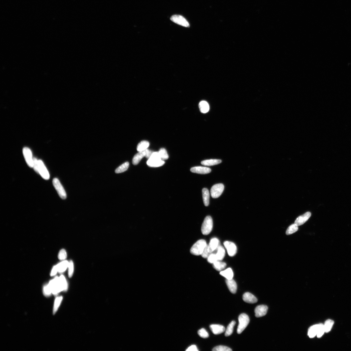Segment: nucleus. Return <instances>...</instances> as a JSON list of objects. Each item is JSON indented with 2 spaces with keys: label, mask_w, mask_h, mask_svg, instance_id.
<instances>
[{
  "label": "nucleus",
  "mask_w": 351,
  "mask_h": 351,
  "mask_svg": "<svg viewBox=\"0 0 351 351\" xmlns=\"http://www.w3.org/2000/svg\"><path fill=\"white\" fill-rule=\"evenodd\" d=\"M207 245L206 241L201 239L197 241L192 247L190 249L191 253L194 255H201L206 245Z\"/></svg>",
  "instance_id": "2"
},
{
  "label": "nucleus",
  "mask_w": 351,
  "mask_h": 351,
  "mask_svg": "<svg viewBox=\"0 0 351 351\" xmlns=\"http://www.w3.org/2000/svg\"><path fill=\"white\" fill-rule=\"evenodd\" d=\"M199 108L200 112L203 113L208 112L209 110V106L208 103L205 101H202L199 103Z\"/></svg>",
  "instance_id": "24"
},
{
  "label": "nucleus",
  "mask_w": 351,
  "mask_h": 351,
  "mask_svg": "<svg viewBox=\"0 0 351 351\" xmlns=\"http://www.w3.org/2000/svg\"><path fill=\"white\" fill-rule=\"evenodd\" d=\"M60 286L62 291L67 290L68 284L66 279L63 275H61L59 277Z\"/></svg>",
  "instance_id": "28"
},
{
  "label": "nucleus",
  "mask_w": 351,
  "mask_h": 351,
  "mask_svg": "<svg viewBox=\"0 0 351 351\" xmlns=\"http://www.w3.org/2000/svg\"><path fill=\"white\" fill-rule=\"evenodd\" d=\"M23 153L26 163L30 167L33 168V158L31 151L28 148L25 147L23 149Z\"/></svg>",
  "instance_id": "10"
},
{
  "label": "nucleus",
  "mask_w": 351,
  "mask_h": 351,
  "mask_svg": "<svg viewBox=\"0 0 351 351\" xmlns=\"http://www.w3.org/2000/svg\"><path fill=\"white\" fill-rule=\"evenodd\" d=\"M239 325L237 330V333L240 334L248 326L250 319L248 316L245 313L241 314L238 317Z\"/></svg>",
  "instance_id": "3"
},
{
  "label": "nucleus",
  "mask_w": 351,
  "mask_h": 351,
  "mask_svg": "<svg viewBox=\"0 0 351 351\" xmlns=\"http://www.w3.org/2000/svg\"><path fill=\"white\" fill-rule=\"evenodd\" d=\"M216 250L217 253L216 254L218 260V261H221L223 260L225 256V249L222 246L219 245Z\"/></svg>",
  "instance_id": "22"
},
{
  "label": "nucleus",
  "mask_w": 351,
  "mask_h": 351,
  "mask_svg": "<svg viewBox=\"0 0 351 351\" xmlns=\"http://www.w3.org/2000/svg\"><path fill=\"white\" fill-rule=\"evenodd\" d=\"M38 162L39 174H40L44 179L46 180L49 179L50 178V175L45 165L41 160H38Z\"/></svg>",
  "instance_id": "9"
},
{
  "label": "nucleus",
  "mask_w": 351,
  "mask_h": 351,
  "mask_svg": "<svg viewBox=\"0 0 351 351\" xmlns=\"http://www.w3.org/2000/svg\"><path fill=\"white\" fill-rule=\"evenodd\" d=\"M150 145L149 142L146 140H143L140 142L137 146V150L139 152L144 151L146 150Z\"/></svg>",
  "instance_id": "27"
},
{
  "label": "nucleus",
  "mask_w": 351,
  "mask_h": 351,
  "mask_svg": "<svg viewBox=\"0 0 351 351\" xmlns=\"http://www.w3.org/2000/svg\"><path fill=\"white\" fill-rule=\"evenodd\" d=\"M190 170L192 173L199 174H207L211 172L212 170L210 168L203 166H195L192 168Z\"/></svg>",
  "instance_id": "14"
},
{
  "label": "nucleus",
  "mask_w": 351,
  "mask_h": 351,
  "mask_svg": "<svg viewBox=\"0 0 351 351\" xmlns=\"http://www.w3.org/2000/svg\"><path fill=\"white\" fill-rule=\"evenodd\" d=\"M334 323L333 320L330 319L326 321L324 325L325 332L328 333L331 331Z\"/></svg>",
  "instance_id": "33"
},
{
  "label": "nucleus",
  "mask_w": 351,
  "mask_h": 351,
  "mask_svg": "<svg viewBox=\"0 0 351 351\" xmlns=\"http://www.w3.org/2000/svg\"><path fill=\"white\" fill-rule=\"evenodd\" d=\"M232 350L227 346H218L214 347L212 349L213 351H231Z\"/></svg>",
  "instance_id": "37"
},
{
  "label": "nucleus",
  "mask_w": 351,
  "mask_h": 351,
  "mask_svg": "<svg viewBox=\"0 0 351 351\" xmlns=\"http://www.w3.org/2000/svg\"><path fill=\"white\" fill-rule=\"evenodd\" d=\"M44 294L46 296H49L52 293L51 289L49 284L46 285L43 288Z\"/></svg>",
  "instance_id": "42"
},
{
  "label": "nucleus",
  "mask_w": 351,
  "mask_h": 351,
  "mask_svg": "<svg viewBox=\"0 0 351 351\" xmlns=\"http://www.w3.org/2000/svg\"><path fill=\"white\" fill-rule=\"evenodd\" d=\"M224 245L227 249L228 253L230 256L233 257L235 255L237 251V248L234 243L226 241L224 243Z\"/></svg>",
  "instance_id": "11"
},
{
  "label": "nucleus",
  "mask_w": 351,
  "mask_h": 351,
  "mask_svg": "<svg viewBox=\"0 0 351 351\" xmlns=\"http://www.w3.org/2000/svg\"><path fill=\"white\" fill-rule=\"evenodd\" d=\"M52 183L61 198L63 199H66L67 197L66 193L59 180L56 178H54L53 180Z\"/></svg>",
  "instance_id": "5"
},
{
  "label": "nucleus",
  "mask_w": 351,
  "mask_h": 351,
  "mask_svg": "<svg viewBox=\"0 0 351 351\" xmlns=\"http://www.w3.org/2000/svg\"><path fill=\"white\" fill-rule=\"evenodd\" d=\"M224 188V185L222 183L217 184L213 185L210 190L211 195L212 198H218L222 194Z\"/></svg>",
  "instance_id": "6"
},
{
  "label": "nucleus",
  "mask_w": 351,
  "mask_h": 351,
  "mask_svg": "<svg viewBox=\"0 0 351 351\" xmlns=\"http://www.w3.org/2000/svg\"><path fill=\"white\" fill-rule=\"evenodd\" d=\"M210 328L215 335H218L224 332L225 329L224 326L219 324H212Z\"/></svg>",
  "instance_id": "15"
},
{
  "label": "nucleus",
  "mask_w": 351,
  "mask_h": 351,
  "mask_svg": "<svg viewBox=\"0 0 351 351\" xmlns=\"http://www.w3.org/2000/svg\"><path fill=\"white\" fill-rule=\"evenodd\" d=\"M63 300L62 297L60 296L57 297L55 300L54 309L53 313L54 314L57 312V310H58L59 307L61 303V301Z\"/></svg>",
  "instance_id": "34"
},
{
  "label": "nucleus",
  "mask_w": 351,
  "mask_h": 351,
  "mask_svg": "<svg viewBox=\"0 0 351 351\" xmlns=\"http://www.w3.org/2000/svg\"><path fill=\"white\" fill-rule=\"evenodd\" d=\"M226 282L229 290L232 294H235L237 290V285L235 281L233 279L226 280Z\"/></svg>",
  "instance_id": "18"
},
{
  "label": "nucleus",
  "mask_w": 351,
  "mask_h": 351,
  "mask_svg": "<svg viewBox=\"0 0 351 351\" xmlns=\"http://www.w3.org/2000/svg\"><path fill=\"white\" fill-rule=\"evenodd\" d=\"M236 324V322L232 321L228 326L225 333V336L226 337L229 336L232 334L234 331V327Z\"/></svg>",
  "instance_id": "30"
},
{
  "label": "nucleus",
  "mask_w": 351,
  "mask_h": 351,
  "mask_svg": "<svg viewBox=\"0 0 351 351\" xmlns=\"http://www.w3.org/2000/svg\"><path fill=\"white\" fill-rule=\"evenodd\" d=\"M318 327V324H316L311 326L309 328L308 335L310 338H313L316 336H317Z\"/></svg>",
  "instance_id": "26"
},
{
  "label": "nucleus",
  "mask_w": 351,
  "mask_h": 351,
  "mask_svg": "<svg viewBox=\"0 0 351 351\" xmlns=\"http://www.w3.org/2000/svg\"><path fill=\"white\" fill-rule=\"evenodd\" d=\"M68 268L69 277L71 278L72 277L74 271V263L71 261L69 262Z\"/></svg>",
  "instance_id": "40"
},
{
  "label": "nucleus",
  "mask_w": 351,
  "mask_h": 351,
  "mask_svg": "<svg viewBox=\"0 0 351 351\" xmlns=\"http://www.w3.org/2000/svg\"><path fill=\"white\" fill-rule=\"evenodd\" d=\"M267 310L268 307L266 305H261L258 306L254 310L256 317L258 318L265 316L267 313Z\"/></svg>",
  "instance_id": "13"
},
{
  "label": "nucleus",
  "mask_w": 351,
  "mask_h": 351,
  "mask_svg": "<svg viewBox=\"0 0 351 351\" xmlns=\"http://www.w3.org/2000/svg\"><path fill=\"white\" fill-rule=\"evenodd\" d=\"M198 333L199 335L203 338H207L209 337L208 333L204 328H202L199 330Z\"/></svg>",
  "instance_id": "39"
},
{
  "label": "nucleus",
  "mask_w": 351,
  "mask_h": 351,
  "mask_svg": "<svg viewBox=\"0 0 351 351\" xmlns=\"http://www.w3.org/2000/svg\"><path fill=\"white\" fill-rule=\"evenodd\" d=\"M69 262L64 261L58 264V272L60 273H64L68 267Z\"/></svg>",
  "instance_id": "29"
},
{
  "label": "nucleus",
  "mask_w": 351,
  "mask_h": 351,
  "mask_svg": "<svg viewBox=\"0 0 351 351\" xmlns=\"http://www.w3.org/2000/svg\"><path fill=\"white\" fill-rule=\"evenodd\" d=\"M243 300L248 303H254L257 301V298L251 293L247 292L245 293L243 296Z\"/></svg>",
  "instance_id": "16"
},
{
  "label": "nucleus",
  "mask_w": 351,
  "mask_h": 351,
  "mask_svg": "<svg viewBox=\"0 0 351 351\" xmlns=\"http://www.w3.org/2000/svg\"><path fill=\"white\" fill-rule=\"evenodd\" d=\"M213 226V220L212 217L210 216L206 217L202 226V233L205 235H208L212 231Z\"/></svg>",
  "instance_id": "4"
},
{
  "label": "nucleus",
  "mask_w": 351,
  "mask_h": 351,
  "mask_svg": "<svg viewBox=\"0 0 351 351\" xmlns=\"http://www.w3.org/2000/svg\"><path fill=\"white\" fill-rule=\"evenodd\" d=\"M58 272V264L54 266L51 272V276H53L55 275Z\"/></svg>",
  "instance_id": "45"
},
{
  "label": "nucleus",
  "mask_w": 351,
  "mask_h": 351,
  "mask_svg": "<svg viewBox=\"0 0 351 351\" xmlns=\"http://www.w3.org/2000/svg\"><path fill=\"white\" fill-rule=\"evenodd\" d=\"M186 351H198V349H197V346L196 345H192L191 346H189V347L186 350Z\"/></svg>",
  "instance_id": "46"
},
{
  "label": "nucleus",
  "mask_w": 351,
  "mask_h": 351,
  "mask_svg": "<svg viewBox=\"0 0 351 351\" xmlns=\"http://www.w3.org/2000/svg\"><path fill=\"white\" fill-rule=\"evenodd\" d=\"M325 331L324 325L322 323L318 324L317 336L318 338L321 337L323 335Z\"/></svg>",
  "instance_id": "36"
},
{
  "label": "nucleus",
  "mask_w": 351,
  "mask_h": 351,
  "mask_svg": "<svg viewBox=\"0 0 351 351\" xmlns=\"http://www.w3.org/2000/svg\"><path fill=\"white\" fill-rule=\"evenodd\" d=\"M146 153L145 150L141 152H139L138 153L135 155L134 156L133 160V163L134 165H138L140 160L144 157H146Z\"/></svg>",
  "instance_id": "19"
},
{
  "label": "nucleus",
  "mask_w": 351,
  "mask_h": 351,
  "mask_svg": "<svg viewBox=\"0 0 351 351\" xmlns=\"http://www.w3.org/2000/svg\"><path fill=\"white\" fill-rule=\"evenodd\" d=\"M67 253L64 249L61 250L59 252L58 257L60 260H64L67 258Z\"/></svg>",
  "instance_id": "41"
},
{
  "label": "nucleus",
  "mask_w": 351,
  "mask_h": 351,
  "mask_svg": "<svg viewBox=\"0 0 351 351\" xmlns=\"http://www.w3.org/2000/svg\"><path fill=\"white\" fill-rule=\"evenodd\" d=\"M219 240L217 238H213L210 240V242L208 245V248L209 252L210 253L213 252L215 250H216L219 245Z\"/></svg>",
  "instance_id": "17"
},
{
  "label": "nucleus",
  "mask_w": 351,
  "mask_h": 351,
  "mask_svg": "<svg viewBox=\"0 0 351 351\" xmlns=\"http://www.w3.org/2000/svg\"><path fill=\"white\" fill-rule=\"evenodd\" d=\"M222 161L219 159H210L202 161L201 164L205 166H213L218 165L221 163Z\"/></svg>",
  "instance_id": "23"
},
{
  "label": "nucleus",
  "mask_w": 351,
  "mask_h": 351,
  "mask_svg": "<svg viewBox=\"0 0 351 351\" xmlns=\"http://www.w3.org/2000/svg\"><path fill=\"white\" fill-rule=\"evenodd\" d=\"M165 163V161L161 159L159 152H153L147 162L149 166L155 168L163 166Z\"/></svg>",
  "instance_id": "1"
},
{
  "label": "nucleus",
  "mask_w": 351,
  "mask_h": 351,
  "mask_svg": "<svg viewBox=\"0 0 351 351\" xmlns=\"http://www.w3.org/2000/svg\"><path fill=\"white\" fill-rule=\"evenodd\" d=\"M35 172L38 174H39L38 172V160L36 159V158H33V167Z\"/></svg>",
  "instance_id": "43"
},
{
  "label": "nucleus",
  "mask_w": 351,
  "mask_h": 351,
  "mask_svg": "<svg viewBox=\"0 0 351 351\" xmlns=\"http://www.w3.org/2000/svg\"><path fill=\"white\" fill-rule=\"evenodd\" d=\"M210 254V253H209L208 251V245L207 244V245H206V246L204 249L203 252L202 253V254L201 255L204 258H207Z\"/></svg>",
  "instance_id": "44"
},
{
  "label": "nucleus",
  "mask_w": 351,
  "mask_h": 351,
  "mask_svg": "<svg viewBox=\"0 0 351 351\" xmlns=\"http://www.w3.org/2000/svg\"><path fill=\"white\" fill-rule=\"evenodd\" d=\"M226 266V263L220 261H217L213 263V267L215 269L218 271L224 269Z\"/></svg>",
  "instance_id": "25"
},
{
  "label": "nucleus",
  "mask_w": 351,
  "mask_h": 351,
  "mask_svg": "<svg viewBox=\"0 0 351 351\" xmlns=\"http://www.w3.org/2000/svg\"><path fill=\"white\" fill-rule=\"evenodd\" d=\"M208 261L210 263H213L218 261L216 254L213 253H210L208 257Z\"/></svg>",
  "instance_id": "38"
},
{
  "label": "nucleus",
  "mask_w": 351,
  "mask_h": 351,
  "mask_svg": "<svg viewBox=\"0 0 351 351\" xmlns=\"http://www.w3.org/2000/svg\"><path fill=\"white\" fill-rule=\"evenodd\" d=\"M220 274L227 280L232 279L234 277L233 271L231 268H228L224 271H221Z\"/></svg>",
  "instance_id": "20"
},
{
  "label": "nucleus",
  "mask_w": 351,
  "mask_h": 351,
  "mask_svg": "<svg viewBox=\"0 0 351 351\" xmlns=\"http://www.w3.org/2000/svg\"><path fill=\"white\" fill-rule=\"evenodd\" d=\"M311 216V213L310 212H307L302 215L298 217L295 221V223L298 226L303 225L308 221Z\"/></svg>",
  "instance_id": "12"
},
{
  "label": "nucleus",
  "mask_w": 351,
  "mask_h": 351,
  "mask_svg": "<svg viewBox=\"0 0 351 351\" xmlns=\"http://www.w3.org/2000/svg\"><path fill=\"white\" fill-rule=\"evenodd\" d=\"M52 291V293L54 295H57L61 291L60 286L59 277H56L53 280L50 281L49 284Z\"/></svg>",
  "instance_id": "7"
},
{
  "label": "nucleus",
  "mask_w": 351,
  "mask_h": 351,
  "mask_svg": "<svg viewBox=\"0 0 351 351\" xmlns=\"http://www.w3.org/2000/svg\"><path fill=\"white\" fill-rule=\"evenodd\" d=\"M298 230V226L295 223L293 224L288 227L286 232V234L287 235L292 234L295 233Z\"/></svg>",
  "instance_id": "32"
},
{
  "label": "nucleus",
  "mask_w": 351,
  "mask_h": 351,
  "mask_svg": "<svg viewBox=\"0 0 351 351\" xmlns=\"http://www.w3.org/2000/svg\"><path fill=\"white\" fill-rule=\"evenodd\" d=\"M145 151L146 153V157L149 159L151 157L153 152L148 149H147Z\"/></svg>",
  "instance_id": "47"
},
{
  "label": "nucleus",
  "mask_w": 351,
  "mask_h": 351,
  "mask_svg": "<svg viewBox=\"0 0 351 351\" xmlns=\"http://www.w3.org/2000/svg\"><path fill=\"white\" fill-rule=\"evenodd\" d=\"M129 166V163L128 162H126L122 164L119 167H118L115 170L116 173H120L123 172L128 169Z\"/></svg>",
  "instance_id": "31"
},
{
  "label": "nucleus",
  "mask_w": 351,
  "mask_h": 351,
  "mask_svg": "<svg viewBox=\"0 0 351 351\" xmlns=\"http://www.w3.org/2000/svg\"><path fill=\"white\" fill-rule=\"evenodd\" d=\"M170 20L174 23L181 25L184 27H189V23L182 16L175 15L171 17Z\"/></svg>",
  "instance_id": "8"
},
{
  "label": "nucleus",
  "mask_w": 351,
  "mask_h": 351,
  "mask_svg": "<svg viewBox=\"0 0 351 351\" xmlns=\"http://www.w3.org/2000/svg\"><path fill=\"white\" fill-rule=\"evenodd\" d=\"M202 196L204 205L207 207L209 205L210 194L207 188H204L202 190Z\"/></svg>",
  "instance_id": "21"
},
{
  "label": "nucleus",
  "mask_w": 351,
  "mask_h": 351,
  "mask_svg": "<svg viewBox=\"0 0 351 351\" xmlns=\"http://www.w3.org/2000/svg\"><path fill=\"white\" fill-rule=\"evenodd\" d=\"M161 159L163 160H166L169 159V156L165 148H162L160 149L159 152Z\"/></svg>",
  "instance_id": "35"
}]
</instances>
